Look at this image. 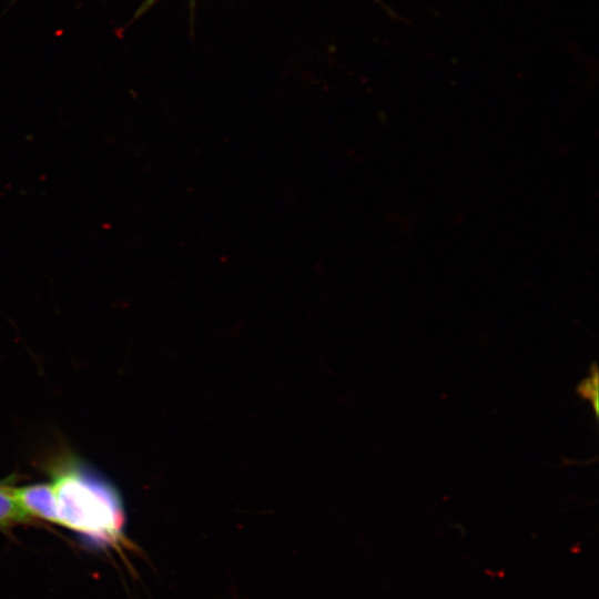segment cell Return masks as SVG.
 <instances>
[{
    "label": "cell",
    "instance_id": "obj_1",
    "mask_svg": "<svg viewBox=\"0 0 599 599\" xmlns=\"http://www.w3.org/2000/svg\"><path fill=\"white\" fill-rule=\"evenodd\" d=\"M52 485L57 524L103 540L120 537L124 515L109 486L75 469L59 474Z\"/></svg>",
    "mask_w": 599,
    "mask_h": 599
},
{
    "label": "cell",
    "instance_id": "obj_2",
    "mask_svg": "<svg viewBox=\"0 0 599 599\" xmlns=\"http://www.w3.org/2000/svg\"><path fill=\"white\" fill-rule=\"evenodd\" d=\"M12 494L30 517L57 524V505L52 483L12 487Z\"/></svg>",
    "mask_w": 599,
    "mask_h": 599
},
{
    "label": "cell",
    "instance_id": "obj_3",
    "mask_svg": "<svg viewBox=\"0 0 599 599\" xmlns=\"http://www.w3.org/2000/svg\"><path fill=\"white\" fill-rule=\"evenodd\" d=\"M30 518L14 498L12 487L0 485V526L4 527L26 522Z\"/></svg>",
    "mask_w": 599,
    "mask_h": 599
},
{
    "label": "cell",
    "instance_id": "obj_4",
    "mask_svg": "<svg viewBox=\"0 0 599 599\" xmlns=\"http://www.w3.org/2000/svg\"><path fill=\"white\" fill-rule=\"evenodd\" d=\"M577 393L583 399L591 402L595 413H598V374L597 368L587 378L579 383Z\"/></svg>",
    "mask_w": 599,
    "mask_h": 599
}]
</instances>
